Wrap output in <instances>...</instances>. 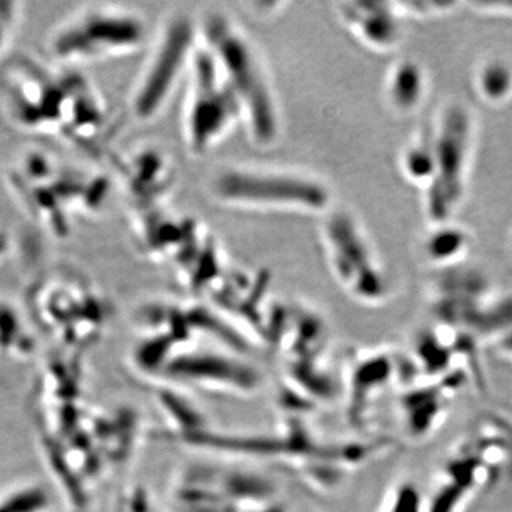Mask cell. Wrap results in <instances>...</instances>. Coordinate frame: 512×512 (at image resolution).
Instances as JSON below:
<instances>
[{
  "instance_id": "cell-13",
  "label": "cell",
  "mask_w": 512,
  "mask_h": 512,
  "mask_svg": "<svg viewBox=\"0 0 512 512\" xmlns=\"http://www.w3.org/2000/svg\"><path fill=\"white\" fill-rule=\"evenodd\" d=\"M346 417L355 429H366L372 409L394 382L393 350H360L350 357L345 373Z\"/></svg>"
},
{
  "instance_id": "cell-16",
  "label": "cell",
  "mask_w": 512,
  "mask_h": 512,
  "mask_svg": "<svg viewBox=\"0 0 512 512\" xmlns=\"http://www.w3.org/2000/svg\"><path fill=\"white\" fill-rule=\"evenodd\" d=\"M335 13L340 25L370 52L386 55L402 43L404 19L394 2L350 0L338 3Z\"/></svg>"
},
{
  "instance_id": "cell-32",
  "label": "cell",
  "mask_w": 512,
  "mask_h": 512,
  "mask_svg": "<svg viewBox=\"0 0 512 512\" xmlns=\"http://www.w3.org/2000/svg\"><path fill=\"white\" fill-rule=\"evenodd\" d=\"M248 512H288V510H286V505L281 500H278L275 503L264 505V507L255 508V510Z\"/></svg>"
},
{
  "instance_id": "cell-28",
  "label": "cell",
  "mask_w": 512,
  "mask_h": 512,
  "mask_svg": "<svg viewBox=\"0 0 512 512\" xmlns=\"http://www.w3.org/2000/svg\"><path fill=\"white\" fill-rule=\"evenodd\" d=\"M22 3L0 0V57L8 50L13 32L22 16Z\"/></svg>"
},
{
  "instance_id": "cell-22",
  "label": "cell",
  "mask_w": 512,
  "mask_h": 512,
  "mask_svg": "<svg viewBox=\"0 0 512 512\" xmlns=\"http://www.w3.org/2000/svg\"><path fill=\"white\" fill-rule=\"evenodd\" d=\"M399 171L404 180L424 192L434 175V146L431 128H421L399 154Z\"/></svg>"
},
{
  "instance_id": "cell-10",
  "label": "cell",
  "mask_w": 512,
  "mask_h": 512,
  "mask_svg": "<svg viewBox=\"0 0 512 512\" xmlns=\"http://www.w3.org/2000/svg\"><path fill=\"white\" fill-rule=\"evenodd\" d=\"M200 43L198 23L187 15L165 22L130 96V113L140 123L160 116L183 80Z\"/></svg>"
},
{
  "instance_id": "cell-2",
  "label": "cell",
  "mask_w": 512,
  "mask_h": 512,
  "mask_svg": "<svg viewBox=\"0 0 512 512\" xmlns=\"http://www.w3.org/2000/svg\"><path fill=\"white\" fill-rule=\"evenodd\" d=\"M5 181L26 217L56 239L70 238L80 224L101 217L114 192L109 175L69 163L42 147L18 154Z\"/></svg>"
},
{
  "instance_id": "cell-17",
  "label": "cell",
  "mask_w": 512,
  "mask_h": 512,
  "mask_svg": "<svg viewBox=\"0 0 512 512\" xmlns=\"http://www.w3.org/2000/svg\"><path fill=\"white\" fill-rule=\"evenodd\" d=\"M133 212L138 251L158 264L173 265L202 228L192 218L178 217L164 207Z\"/></svg>"
},
{
  "instance_id": "cell-30",
  "label": "cell",
  "mask_w": 512,
  "mask_h": 512,
  "mask_svg": "<svg viewBox=\"0 0 512 512\" xmlns=\"http://www.w3.org/2000/svg\"><path fill=\"white\" fill-rule=\"evenodd\" d=\"M468 6L481 15L512 18V2H474Z\"/></svg>"
},
{
  "instance_id": "cell-5",
  "label": "cell",
  "mask_w": 512,
  "mask_h": 512,
  "mask_svg": "<svg viewBox=\"0 0 512 512\" xmlns=\"http://www.w3.org/2000/svg\"><path fill=\"white\" fill-rule=\"evenodd\" d=\"M28 305L33 322L70 349L93 345L114 316L109 299L70 268L39 276L30 286Z\"/></svg>"
},
{
  "instance_id": "cell-18",
  "label": "cell",
  "mask_w": 512,
  "mask_h": 512,
  "mask_svg": "<svg viewBox=\"0 0 512 512\" xmlns=\"http://www.w3.org/2000/svg\"><path fill=\"white\" fill-rule=\"evenodd\" d=\"M429 94V76L416 59L396 60L383 83L384 103L397 117H410L423 107Z\"/></svg>"
},
{
  "instance_id": "cell-8",
  "label": "cell",
  "mask_w": 512,
  "mask_h": 512,
  "mask_svg": "<svg viewBox=\"0 0 512 512\" xmlns=\"http://www.w3.org/2000/svg\"><path fill=\"white\" fill-rule=\"evenodd\" d=\"M320 238L330 275L350 299L376 308L392 298V281L386 266L353 212L330 208L323 215Z\"/></svg>"
},
{
  "instance_id": "cell-21",
  "label": "cell",
  "mask_w": 512,
  "mask_h": 512,
  "mask_svg": "<svg viewBox=\"0 0 512 512\" xmlns=\"http://www.w3.org/2000/svg\"><path fill=\"white\" fill-rule=\"evenodd\" d=\"M474 93L488 107H503L512 100V62L490 56L478 62L473 72Z\"/></svg>"
},
{
  "instance_id": "cell-15",
  "label": "cell",
  "mask_w": 512,
  "mask_h": 512,
  "mask_svg": "<svg viewBox=\"0 0 512 512\" xmlns=\"http://www.w3.org/2000/svg\"><path fill=\"white\" fill-rule=\"evenodd\" d=\"M173 512H242L222 484V464L198 458L178 468L168 488Z\"/></svg>"
},
{
  "instance_id": "cell-7",
  "label": "cell",
  "mask_w": 512,
  "mask_h": 512,
  "mask_svg": "<svg viewBox=\"0 0 512 512\" xmlns=\"http://www.w3.org/2000/svg\"><path fill=\"white\" fill-rule=\"evenodd\" d=\"M434 175L423 194V212L429 225L454 221L470 185L477 120L463 101H447L431 123Z\"/></svg>"
},
{
  "instance_id": "cell-27",
  "label": "cell",
  "mask_w": 512,
  "mask_h": 512,
  "mask_svg": "<svg viewBox=\"0 0 512 512\" xmlns=\"http://www.w3.org/2000/svg\"><path fill=\"white\" fill-rule=\"evenodd\" d=\"M394 6L404 20H431L450 15L460 5L456 2H441V0H410V2H394Z\"/></svg>"
},
{
  "instance_id": "cell-35",
  "label": "cell",
  "mask_w": 512,
  "mask_h": 512,
  "mask_svg": "<svg viewBox=\"0 0 512 512\" xmlns=\"http://www.w3.org/2000/svg\"><path fill=\"white\" fill-rule=\"evenodd\" d=\"M72 512H87V511H72Z\"/></svg>"
},
{
  "instance_id": "cell-9",
  "label": "cell",
  "mask_w": 512,
  "mask_h": 512,
  "mask_svg": "<svg viewBox=\"0 0 512 512\" xmlns=\"http://www.w3.org/2000/svg\"><path fill=\"white\" fill-rule=\"evenodd\" d=\"M185 83V147L192 157H204L242 123L241 109L217 60L201 40L192 57Z\"/></svg>"
},
{
  "instance_id": "cell-20",
  "label": "cell",
  "mask_w": 512,
  "mask_h": 512,
  "mask_svg": "<svg viewBox=\"0 0 512 512\" xmlns=\"http://www.w3.org/2000/svg\"><path fill=\"white\" fill-rule=\"evenodd\" d=\"M473 242V234L456 220L441 222L430 225L421 242V251L427 262L439 271L466 264Z\"/></svg>"
},
{
  "instance_id": "cell-29",
  "label": "cell",
  "mask_w": 512,
  "mask_h": 512,
  "mask_svg": "<svg viewBox=\"0 0 512 512\" xmlns=\"http://www.w3.org/2000/svg\"><path fill=\"white\" fill-rule=\"evenodd\" d=\"M117 512H154L153 501L147 488L143 485L127 488L121 497Z\"/></svg>"
},
{
  "instance_id": "cell-4",
  "label": "cell",
  "mask_w": 512,
  "mask_h": 512,
  "mask_svg": "<svg viewBox=\"0 0 512 512\" xmlns=\"http://www.w3.org/2000/svg\"><path fill=\"white\" fill-rule=\"evenodd\" d=\"M212 200L247 211L325 215L332 192L325 181L305 171L262 165H232L212 175Z\"/></svg>"
},
{
  "instance_id": "cell-31",
  "label": "cell",
  "mask_w": 512,
  "mask_h": 512,
  "mask_svg": "<svg viewBox=\"0 0 512 512\" xmlns=\"http://www.w3.org/2000/svg\"><path fill=\"white\" fill-rule=\"evenodd\" d=\"M491 352L497 359L503 360L505 363L512 365V330H508L504 335L498 336L488 345Z\"/></svg>"
},
{
  "instance_id": "cell-12",
  "label": "cell",
  "mask_w": 512,
  "mask_h": 512,
  "mask_svg": "<svg viewBox=\"0 0 512 512\" xmlns=\"http://www.w3.org/2000/svg\"><path fill=\"white\" fill-rule=\"evenodd\" d=\"M114 183L130 201L133 211L164 207L177 181L173 158L161 148L143 146L113 160Z\"/></svg>"
},
{
  "instance_id": "cell-19",
  "label": "cell",
  "mask_w": 512,
  "mask_h": 512,
  "mask_svg": "<svg viewBox=\"0 0 512 512\" xmlns=\"http://www.w3.org/2000/svg\"><path fill=\"white\" fill-rule=\"evenodd\" d=\"M154 384V400L167 421L165 439L174 443L184 437L211 429L207 414L201 409L200 404L185 392L184 387L163 382Z\"/></svg>"
},
{
  "instance_id": "cell-23",
  "label": "cell",
  "mask_w": 512,
  "mask_h": 512,
  "mask_svg": "<svg viewBox=\"0 0 512 512\" xmlns=\"http://www.w3.org/2000/svg\"><path fill=\"white\" fill-rule=\"evenodd\" d=\"M35 349V338L16 306L0 301V355L25 356Z\"/></svg>"
},
{
  "instance_id": "cell-24",
  "label": "cell",
  "mask_w": 512,
  "mask_h": 512,
  "mask_svg": "<svg viewBox=\"0 0 512 512\" xmlns=\"http://www.w3.org/2000/svg\"><path fill=\"white\" fill-rule=\"evenodd\" d=\"M473 497L466 488L439 474L433 491L424 498V512H464Z\"/></svg>"
},
{
  "instance_id": "cell-26",
  "label": "cell",
  "mask_w": 512,
  "mask_h": 512,
  "mask_svg": "<svg viewBox=\"0 0 512 512\" xmlns=\"http://www.w3.org/2000/svg\"><path fill=\"white\" fill-rule=\"evenodd\" d=\"M377 512H424V497L412 481H402L387 491Z\"/></svg>"
},
{
  "instance_id": "cell-3",
  "label": "cell",
  "mask_w": 512,
  "mask_h": 512,
  "mask_svg": "<svg viewBox=\"0 0 512 512\" xmlns=\"http://www.w3.org/2000/svg\"><path fill=\"white\" fill-rule=\"evenodd\" d=\"M198 30L202 45L215 57L237 97L249 140L261 150L274 147L282 133L281 110L261 50L222 12L208 13Z\"/></svg>"
},
{
  "instance_id": "cell-6",
  "label": "cell",
  "mask_w": 512,
  "mask_h": 512,
  "mask_svg": "<svg viewBox=\"0 0 512 512\" xmlns=\"http://www.w3.org/2000/svg\"><path fill=\"white\" fill-rule=\"evenodd\" d=\"M148 43L146 19L114 5H89L63 19L47 36L49 56L62 67L109 62L140 53Z\"/></svg>"
},
{
  "instance_id": "cell-14",
  "label": "cell",
  "mask_w": 512,
  "mask_h": 512,
  "mask_svg": "<svg viewBox=\"0 0 512 512\" xmlns=\"http://www.w3.org/2000/svg\"><path fill=\"white\" fill-rule=\"evenodd\" d=\"M468 383L466 373L454 367L437 382L403 390L399 409L407 436L416 441L433 436L446 420L450 403Z\"/></svg>"
},
{
  "instance_id": "cell-33",
  "label": "cell",
  "mask_w": 512,
  "mask_h": 512,
  "mask_svg": "<svg viewBox=\"0 0 512 512\" xmlns=\"http://www.w3.org/2000/svg\"><path fill=\"white\" fill-rule=\"evenodd\" d=\"M9 248L10 244L8 234H6L5 229L0 227V261L8 255Z\"/></svg>"
},
{
  "instance_id": "cell-34",
  "label": "cell",
  "mask_w": 512,
  "mask_h": 512,
  "mask_svg": "<svg viewBox=\"0 0 512 512\" xmlns=\"http://www.w3.org/2000/svg\"><path fill=\"white\" fill-rule=\"evenodd\" d=\"M510 249H511V254H512V232H511V237H510Z\"/></svg>"
},
{
  "instance_id": "cell-1",
  "label": "cell",
  "mask_w": 512,
  "mask_h": 512,
  "mask_svg": "<svg viewBox=\"0 0 512 512\" xmlns=\"http://www.w3.org/2000/svg\"><path fill=\"white\" fill-rule=\"evenodd\" d=\"M0 106L10 126L96 154L110 128V110L96 84L77 69L18 56L0 73Z\"/></svg>"
},
{
  "instance_id": "cell-11",
  "label": "cell",
  "mask_w": 512,
  "mask_h": 512,
  "mask_svg": "<svg viewBox=\"0 0 512 512\" xmlns=\"http://www.w3.org/2000/svg\"><path fill=\"white\" fill-rule=\"evenodd\" d=\"M158 382L225 396L251 397L262 389L264 376L238 353L201 349L195 342L175 353L154 383Z\"/></svg>"
},
{
  "instance_id": "cell-25",
  "label": "cell",
  "mask_w": 512,
  "mask_h": 512,
  "mask_svg": "<svg viewBox=\"0 0 512 512\" xmlns=\"http://www.w3.org/2000/svg\"><path fill=\"white\" fill-rule=\"evenodd\" d=\"M50 497L40 485H23L0 495V512H47Z\"/></svg>"
}]
</instances>
